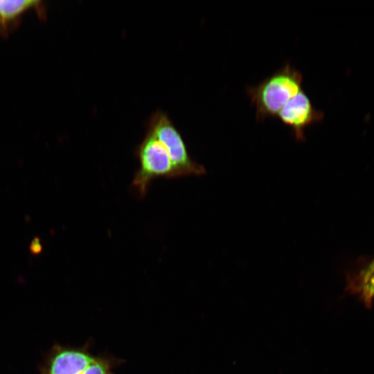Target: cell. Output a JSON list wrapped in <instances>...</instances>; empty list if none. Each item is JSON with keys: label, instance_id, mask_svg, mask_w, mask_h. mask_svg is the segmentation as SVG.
Listing matches in <instances>:
<instances>
[{"label": "cell", "instance_id": "obj_1", "mask_svg": "<svg viewBox=\"0 0 374 374\" xmlns=\"http://www.w3.org/2000/svg\"><path fill=\"white\" fill-rule=\"evenodd\" d=\"M303 75L287 62L258 84L248 86L246 93L256 109L257 121L276 118L283 106L303 90Z\"/></svg>", "mask_w": 374, "mask_h": 374}, {"label": "cell", "instance_id": "obj_2", "mask_svg": "<svg viewBox=\"0 0 374 374\" xmlns=\"http://www.w3.org/2000/svg\"><path fill=\"white\" fill-rule=\"evenodd\" d=\"M136 155L139 168L132 185L139 197H145L155 179L178 177L168 150L150 131L138 145Z\"/></svg>", "mask_w": 374, "mask_h": 374}, {"label": "cell", "instance_id": "obj_3", "mask_svg": "<svg viewBox=\"0 0 374 374\" xmlns=\"http://www.w3.org/2000/svg\"><path fill=\"white\" fill-rule=\"evenodd\" d=\"M148 130L168 150L178 177L206 173L204 167L190 157L180 132L164 112L157 111L151 116Z\"/></svg>", "mask_w": 374, "mask_h": 374}, {"label": "cell", "instance_id": "obj_4", "mask_svg": "<svg viewBox=\"0 0 374 374\" xmlns=\"http://www.w3.org/2000/svg\"><path fill=\"white\" fill-rule=\"evenodd\" d=\"M323 117V113L314 107L303 89L290 99L276 116L291 130L295 139L299 141H304L305 130L321 122Z\"/></svg>", "mask_w": 374, "mask_h": 374}, {"label": "cell", "instance_id": "obj_5", "mask_svg": "<svg viewBox=\"0 0 374 374\" xmlns=\"http://www.w3.org/2000/svg\"><path fill=\"white\" fill-rule=\"evenodd\" d=\"M95 357L88 344L81 347L55 346L41 371L42 374H81Z\"/></svg>", "mask_w": 374, "mask_h": 374}, {"label": "cell", "instance_id": "obj_6", "mask_svg": "<svg viewBox=\"0 0 374 374\" xmlns=\"http://www.w3.org/2000/svg\"><path fill=\"white\" fill-rule=\"evenodd\" d=\"M40 1L0 0V36H6L11 26L26 10L39 8Z\"/></svg>", "mask_w": 374, "mask_h": 374}, {"label": "cell", "instance_id": "obj_7", "mask_svg": "<svg viewBox=\"0 0 374 374\" xmlns=\"http://www.w3.org/2000/svg\"><path fill=\"white\" fill-rule=\"evenodd\" d=\"M357 292L366 305H370L374 298V260L357 277Z\"/></svg>", "mask_w": 374, "mask_h": 374}, {"label": "cell", "instance_id": "obj_8", "mask_svg": "<svg viewBox=\"0 0 374 374\" xmlns=\"http://www.w3.org/2000/svg\"><path fill=\"white\" fill-rule=\"evenodd\" d=\"M121 363V359L112 355H98L81 374H114V368Z\"/></svg>", "mask_w": 374, "mask_h": 374}, {"label": "cell", "instance_id": "obj_9", "mask_svg": "<svg viewBox=\"0 0 374 374\" xmlns=\"http://www.w3.org/2000/svg\"><path fill=\"white\" fill-rule=\"evenodd\" d=\"M28 248L29 251L32 255H39L43 251V244L41 238L37 236L34 237L32 239Z\"/></svg>", "mask_w": 374, "mask_h": 374}]
</instances>
